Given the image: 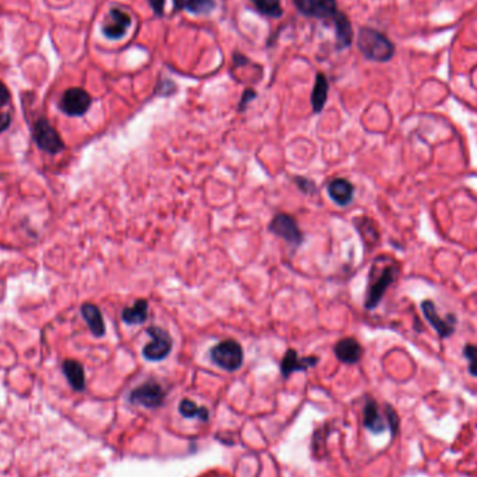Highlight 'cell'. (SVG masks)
I'll use <instances>...</instances> for the list:
<instances>
[{
	"label": "cell",
	"mask_w": 477,
	"mask_h": 477,
	"mask_svg": "<svg viewBox=\"0 0 477 477\" xmlns=\"http://www.w3.org/2000/svg\"><path fill=\"white\" fill-rule=\"evenodd\" d=\"M10 99V94H9V90L8 87L3 84V83H0V108L5 106Z\"/></svg>",
	"instance_id": "f546056e"
},
{
	"label": "cell",
	"mask_w": 477,
	"mask_h": 477,
	"mask_svg": "<svg viewBox=\"0 0 477 477\" xmlns=\"http://www.w3.org/2000/svg\"><path fill=\"white\" fill-rule=\"evenodd\" d=\"M421 310L427 318V321L431 324V327L437 331V334L441 338H448L453 334L455 331V317L451 314L445 320L440 317V314L437 312V308L434 306L433 301L430 300H424L421 303Z\"/></svg>",
	"instance_id": "8fae6325"
},
{
	"label": "cell",
	"mask_w": 477,
	"mask_h": 477,
	"mask_svg": "<svg viewBox=\"0 0 477 477\" xmlns=\"http://www.w3.org/2000/svg\"><path fill=\"white\" fill-rule=\"evenodd\" d=\"M335 26V37H337V48L340 51L351 47L353 40V28L348 16L342 12H338L334 19Z\"/></svg>",
	"instance_id": "9a60e30c"
},
{
	"label": "cell",
	"mask_w": 477,
	"mask_h": 477,
	"mask_svg": "<svg viewBox=\"0 0 477 477\" xmlns=\"http://www.w3.org/2000/svg\"><path fill=\"white\" fill-rule=\"evenodd\" d=\"M363 423L374 434H380V433H383L385 430L384 419L381 417V415L378 412V406H377L376 401H373V399L367 401V403L365 406Z\"/></svg>",
	"instance_id": "ffe728a7"
},
{
	"label": "cell",
	"mask_w": 477,
	"mask_h": 477,
	"mask_svg": "<svg viewBox=\"0 0 477 477\" xmlns=\"http://www.w3.org/2000/svg\"><path fill=\"white\" fill-rule=\"evenodd\" d=\"M130 26H131L130 15H127L126 12L120 9H112L102 26V33L106 38L115 41V40L123 38L127 30L130 28Z\"/></svg>",
	"instance_id": "30bf717a"
},
{
	"label": "cell",
	"mask_w": 477,
	"mask_h": 477,
	"mask_svg": "<svg viewBox=\"0 0 477 477\" xmlns=\"http://www.w3.org/2000/svg\"><path fill=\"white\" fill-rule=\"evenodd\" d=\"M210 358L214 365L226 371H236L242 367L244 353L239 342L233 340L222 341L211 348Z\"/></svg>",
	"instance_id": "3957f363"
},
{
	"label": "cell",
	"mask_w": 477,
	"mask_h": 477,
	"mask_svg": "<svg viewBox=\"0 0 477 477\" xmlns=\"http://www.w3.org/2000/svg\"><path fill=\"white\" fill-rule=\"evenodd\" d=\"M387 409V417H388V423H390V427H391V431L392 434H395L398 431V427H399V419H398V415L395 413V410L391 408V406H385Z\"/></svg>",
	"instance_id": "83f0119b"
},
{
	"label": "cell",
	"mask_w": 477,
	"mask_h": 477,
	"mask_svg": "<svg viewBox=\"0 0 477 477\" xmlns=\"http://www.w3.org/2000/svg\"><path fill=\"white\" fill-rule=\"evenodd\" d=\"M356 226H358V231L360 233V236L363 237L365 242H371V243H377L378 240V232H377V228L374 225V222L369 218H360L358 221H355Z\"/></svg>",
	"instance_id": "cb8c5ba5"
},
{
	"label": "cell",
	"mask_w": 477,
	"mask_h": 477,
	"mask_svg": "<svg viewBox=\"0 0 477 477\" xmlns=\"http://www.w3.org/2000/svg\"><path fill=\"white\" fill-rule=\"evenodd\" d=\"M463 356L469 360V373L477 377V346L476 345H466L463 348Z\"/></svg>",
	"instance_id": "d4e9b609"
},
{
	"label": "cell",
	"mask_w": 477,
	"mask_h": 477,
	"mask_svg": "<svg viewBox=\"0 0 477 477\" xmlns=\"http://www.w3.org/2000/svg\"><path fill=\"white\" fill-rule=\"evenodd\" d=\"M81 314H83V318L85 320V323L88 324L91 333L97 338H101L105 335V323H103V318H102V312L95 304H92V303L83 304Z\"/></svg>",
	"instance_id": "e0dca14e"
},
{
	"label": "cell",
	"mask_w": 477,
	"mask_h": 477,
	"mask_svg": "<svg viewBox=\"0 0 477 477\" xmlns=\"http://www.w3.org/2000/svg\"><path fill=\"white\" fill-rule=\"evenodd\" d=\"M147 334L152 338L142 349V356L148 362H161L167 359L174 348V340L171 334L161 328V327H149L147 328Z\"/></svg>",
	"instance_id": "277c9868"
},
{
	"label": "cell",
	"mask_w": 477,
	"mask_h": 477,
	"mask_svg": "<svg viewBox=\"0 0 477 477\" xmlns=\"http://www.w3.org/2000/svg\"><path fill=\"white\" fill-rule=\"evenodd\" d=\"M176 12L185 10L193 15H208L215 9L214 0H174Z\"/></svg>",
	"instance_id": "d6986e66"
},
{
	"label": "cell",
	"mask_w": 477,
	"mask_h": 477,
	"mask_svg": "<svg viewBox=\"0 0 477 477\" xmlns=\"http://www.w3.org/2000/svg\"><path fill=\"white\" fill-rule=\"evenodd\" d=\"M256 97H257L256 91L251 90V88H247V90L243 92L242 99H240V102H239V110H240V112H244L246 108H247V105H249Z\"/></svg>",
	"instance_id": "4316f807"
},
{
	"label": "cell",
	"mask_w": 477,
	"mask_h": 477,
	"mask_svg": "<svg viewBox=\"0 0 477 477\" xmlns=\"http://www.w3.org/2000/svg\"><path fill=\"white\" fill-rule=\"evenodd\" d=\"M398 272H399V265L394 260L388 258L387 265L381 268L380 275L374 279L370 278V286H369L366 301H365V306L367 310H374L378 306V303L383 300L387 289L396 279Z\"/></svg>",
	"instance_id": "7a4b0ae2"
},
{
	"label": "cell",
	"mask_w": 477,
	"mask_h": 477,
	"mask_svg": "<svg viewBox=\"0 0 477 477\" xmlns=\"http://www.w3.org/2000/svg\"><path fill=\"white\" fill-rule=\"evenodd\" d=\"M148 301L145 299L135 300L133 307H126L122 311V320L127 326H141L148 320Z\"/></svg>",
	"instance_id": "2e32d148"
},
{
	"label": "cell",
	"mask_w": 477,
	"mask_h": 477,
	"mask_svg": "<svg viewBox=\"0 0 477 477\" xmlns=\"http://www.w3.org/2000/svg\"><path fill=\"white\" fill-rule=\"evenodd\" d=\"M318 363V358H299L294 349H289L281 362V374L283 378L290 377L296 371H306Z\"/></svg>",
	"instance_id": "7c38bea8"
},
{
	"label": "cell",
	"mask_w": 477,
	"mask_h": 477,
	"mask_svg": "<svg viewBox=\"0 0 477 477\" xmlns=\"http://www.w3.org/2000/svg\"><path fill=\"white\" fill-rule=\"evenodd\" d=\"M269 232L275 236L283 239L292 247H299L304 237L303 232L300 231L297 221L289 214H276L274 219L269 222Z\"/></svg>",
	"instance_id": "5b68a950"
},
{
	"label": "cell",
	"mask_w": 477,
	"mask_h": 477,
	"mask_svg": "<svg viewBox=\"0 0 477 477\" xmlns=\"http://www.w3.org/2000/svg\"><path fill=\"white\" fill-rule=\"evenodd\" d=\"M254 8L264 16L278 19L283 15L281 0H250Z\"/></svg>",
	"instance_id": "7402d4cb"
},
{
	"label": "cell",
	"mask_w": 477,
	"mask_h": 477,
	"mask_svg": "<svg viewBox=\"0 0 477 477\" xmlns=\"http://www.w3.org/2000/svg\"><path fill=\"white\" fill-rule=\"evenodd\" d=\"M33 135L37 145L48 153H58L65 149V142L62 141L59 133L45 117L38 119V122L34 124Z\"/></svg>",
	"instance_id": "8992f818"
},
{
	"label": "cell",
	"mask_w": 477,
	"mask_h": 477,
	"mask_svg": "<svg viewBox=\"0 0 477 477\" xmlns=\"http://www.w3.org/2000/svg\"><path fill=\"white\" fill-rule=\"evenodd\" d=\"M358 48L363 56L373 62H390L395 53L394 44L377 30L363 27L358 35Z\"/></svg>",
	"instance_id": "6da1fadb"
},
{
	"label": "cell",
	"mask_w": 477,
	"mask_h": 477,
	"mask_svg": "<svg viewBox=\"0 0 477 477\" xmlns=\"http://www.w3.org/2000/svg\"><path fill=\"white\" fill-rule=\"evenodd\" d=\"M91 106V97L83 88H70L67 90L62 99L60 108L69 116H83Z\"/></svg>",
	"instance_id": "9c48e42d"
},
{
	"label": "cell",
	"mask_w": 477,
	"mask_h": 477,
	"mask_svg": "<svg viewBox=\"0 0 477 477\" xmlns=\"http://www.w3.org/2000/svg\"><path fill=\"white\" fill-rule=\"evenodd\" d=\"M148 2H149L151 8L156 16H159V17L164 16V9H165L167 0H148Z\"/></svg>",
	"instance_id": "f1b7e54d"
},
{
	"label": "cell",
	"mask_w": 477,
	"mask_h": 477,
	"mask_svg": "<svg viewBox=\"0 0 477 477\" xmlns=\"http://www.w3.org/2000/svg\"><path fill=\"white\" fill-rule=\"evenodd\" d=\"M179 412L182 413V416L187 417V419H200L201 421H207L208 420V410L207 408L199 406L196 405L193 401L190 399H183L179 405Z\"/></svg>",
	"instance_id": "603a6c76"
},
{
	"label": "cell",
	"mask_w": 477,
	"mask_h": 477,
	"mask_svg": "<svg viewBox=\"0 0 477 477\" xmlns=\"http://www.w3.org/2000/svg\"><path fill=\"white\" fill-rule=\"evenodd\" d=\"M328 88L330 85L327 77L323 73H318L315 76V84L311 94V105L314 113H320L324 109L328 97Z\"/></svg>",
	"instance_id": "ac0fdd59"
},
{
	"label": "cell",
	"mask_w": 477,
	"mask_h": 477,
	"mask_svg": "<svg viewBox=\"0 0 477 477\" xmlns=\"http://www.w3.org/2000/svg\"><path fill=\"white\" fill-rule=\"evenodd\" d=\"M165 390L162 385L156 381H147L142 385L137 387L131 391L128 399L131 403L141 405L144 408L155 409L164 403L165 399Z\"/></svg>",
	"instance_id": "52a82bcc"
},
{
	"label": "cell",
	"mask_w": 477,
	"mask_h": 477,
	"mask_svg": "<svg viewBox=\"0 0 477 477\" xmlns=\"http://www.w3.org/2000/svg\"><path fill=\"white\" fill-rule=\"evenodd\" d=\"M293 3L299 13L306 17L334 20L338 13L337 0H293Z\"/></svg>",
	"instance_id": "ba28073f"
},
{
	"label": "cell",
	"mask_w": 477,
	"mask_h": 477,
	"mask_svg": "<svg viewBox=\"0 0 477 477\" xmlns=\"http://www.w3.org/2000/svg\"><path fill=\"white\" fill-rule=\"evenodd\" d=\"M63 373L76 391H83L85 388V374L84 367L76 360H66L63 363Z\"/></svg>",
	"instance_id": "44dd1931"
},
{
	"label": "cell",
	"mask_w": 477,
	"mask_h": 477,
	"mask_svg": "<svg viewBox=\"0 0 477 477\" xmlns=\"http://www.w3.org/2000/svg\"><path fill=\"white\" fill-rule=\"evenodd\" d=\"M335 356L345 365H356L363 356V348L355 338H344L334 348Z\"/></svg>",
	"instance_id": "4fadbf2b"
},
{
	"label": "cell",
	"mask_w": 477,
	"mask_h": 477,
	"mask_svg": "<svg viewBox=\"0 0 477 477\" xmlns=\"http://www.w3.org/2000/svg\"><path fill=\"white\" fill-rule=\"evenodd\" d=\"M9 124H10V116L8 113H3L2 116H0V131L6 130Z\"/></svg>",
	"instance_id": "4dcf8cb0"
},
{
	"label": "cell",
	"mask_w": 477,
	"mask_h": 477,
	"mask_svg": "<svg viewBox=\"0 0 477 477\" xmlns=\"http://www.w3.org/2000/svg\"><path fill=\"white\" fill-rule=\"evenodd\" d=\"M294 182H296L297 187H299L303 193H306V194H308V196H312V194L317 193V187H315L314 182H311V181H308V179H306V178H300V176H296V178H294Z\"/></svg>",
	"instance_id": "484cf974"
},
{
	"label": "cell",
	"mask_w": 477,
	"mask_h": 477,
	"mask_svg": "<svg viewBox=\"0 0 477 477\" xmlns=\"http://www.w3.org/2000/svg\"><path fill=\"white\" fill-rule=\"evenodd\" d=\"M327 192L330 199L340 207H346L353 200L355 187L353 185L346 179H334L328 183Z\"/></svg>",
	"instance_id": "5bb4252c"
}]
</instances>
